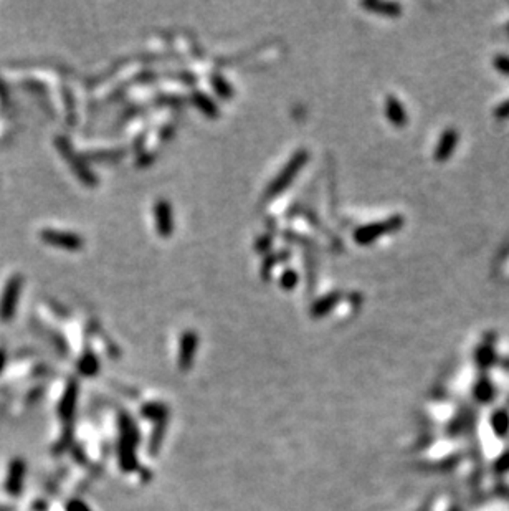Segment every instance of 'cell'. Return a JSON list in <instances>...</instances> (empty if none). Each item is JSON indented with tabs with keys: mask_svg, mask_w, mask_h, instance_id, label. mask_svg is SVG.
Here are the masks:
<instances>
[]
</instances>
